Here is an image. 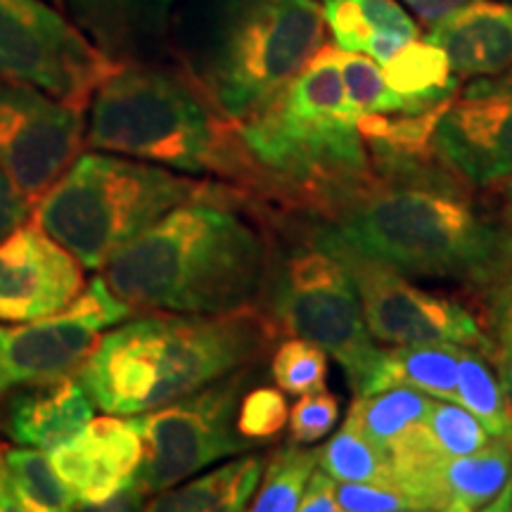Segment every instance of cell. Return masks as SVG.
Wrapping results in <instances>:
<instances>
[{"label":"cell","mask_w":512,"mask_h":512,"mask_svg":"<svg viewBox=\"0 0 512 512\" xmlns=\"http://www.w3.org/2000/svg\"><path fill=\"white\" fill-rule=\"evenodd\" d=\"M475 188L441 169L415 181H375L325 219L275 216L273 228L323 252L347 249L415 280L475 297L512 266V230L479 211Z\"/></svg>","instance_id":"obj_1"},{"label":"cell","mask_w":512,"mask_h":512,"mask_svg":"<svg viewBox=\"0 0 512 512\" xmlns=\"http://www.w3.org/2000/svg\"><path fill=\"white\" fill-rule=\"evenodd\" d=\"M273 266L271 226L235 190L171 209L121 247L100 278L133 313L219 316L261 306Z\"/></svg>","instance_id":"obj_2"},{"label":"cell","mask_w":512,"mask_h":512,"mask_svg":"<svg viewBox=\"0 0 512 512\" xmlns=\"http://www.w3.org/2000/svg\"><path fill=\"white\" fill-rule=\"evenodd\" d=\"M280 335L261 306L219 316L138 313L100 335L76 377L95 408L128 418L169 406L235 370L259 366Z\"/></svg>","instance_id":"obj_3"},{"label":"cell","mask_w":512,"mask_h":512,"mask_svg":"<svg viewBox=\"0 0 512 512\" xmlns=\"http://www.w3.org/2000/svg\"><path fill=\"white\" fill-rule=\"evenodd\" d=\"M86 145L233 185L252 202L259 188L240 124L228 119L178 62L121 64L107 76L93 93Z\"/></svg>","instance_id":"obj_4"},{"label":"cell","mask_w":512,"mask_h":512,"mask_svg":"<svg viewBox=\"0 0 512 512\" xmlns=\"http://www.w3.org/2000/svg\"><path fill=\"white\" fill-rule=\"evenodd\" d=\"M323 46L318 0H197L183 17L178 64L228 119L242 124Z\"/></svg>","instance_id":"obj_5"},{"label":"cell","mask_w":512,"mask_h":512,"mask_svg":"<svg viewBox=\"0 0 512 512\" xmlns=\"http://www.w3.org/2000/svg\"><path fill=\"white\" fill-rule=\"evenodd\" d=\"M235 190L143 159L91 150L81 152L34 204L31 221L69 249L86 271H100L171 209Z\"/></svg>","instance_id":"obj_6"},{"label":"cell","mask_w":512,"mask_h":512,"mask_svg":"<svg viewBox=\"0 0 512 512\" xmlns=\"http://www.w3.org/2000/svg\"><path fill=\"white\" fill-rule=\"evenodd\" d=\"M254 377L256 366L235 370L169 406L128 415L143 441V458L133 479L140 494L155 496L252 446L240 437L235 415Z\"/></svg>","instance_id":"obj_7"},{"label":"cell","mask_w":512,"mask_h":512,"mask_svg":"<svg viewBox=\"0 0 512 512\" xmlns=\"http://www.w3.org/2000/svg\"><path fill=\"white\" fill-rule=\"evenodd\" d=\"M119 69L86 34L43 0H0V76L27 81L86 110Z\"/></svg>","instance_id":"obj_8"},{"label":"cell","mask_w":512,"mask_h":512,"mask_svg":"<svg viewBox=\"0 0 512 512\" xmlns=\"http://www.w3.org/2000/svg\"><path fill=\"white\" fill-rule=\"evenodd\" d=\"M328 254L347 268L375 342L392 347L446 342L479 349L486 356L494 349V339L486 335L484 325L456 299L422 290L406 275L347 249H332Z\"/></svg>","instance_id":"obj_9"},{"label":"cell","mask_w":512,"mask_h":512,"mask_svg":"<svg viewBox=\"0 0 512 512\" xmlns=\"http://www.w3.org/2000/svg\"><path fill=\"white\" fill-rule=\"evenodd\" d=\"M86 145L83 110L0 76V169L31 207L53 188Z\"/></svg>","instance_id":"obj_10"},{"label":"cell","mask_w":512,"mask_h":512,"mask_svg":"<svg viewBox=\"0 0 512 512\" xmlns=\"http://www.w3.org/2000/svg\"><path fill=\"white\" fill-rule=\"evenodd\" d=\"M136 316L95 275L79 297L55 316L0 323V396L24 384L76 373L102 330Z\"/></svg>","instance_id":"obj_11"},{"label":"cell","mask_w":512,"mask_h":512,"mask_svg":"<svg viewBox=\"0 0 512 512\" xmlns=\"http://www.w3.org/2000/svg\"><path fill=\"white\" fill-rule=\"evenodd\" d=\"M261 306L280 332L304 337L330 354L347 373L356 396L392 387L389 354L370 335L354 287L344 290H290L268 283Z\"/></svg>","instance_id":"obj_12"},{"label":"cell","mask_w":512,"mask_h":512,"mask_svg":"<svg viewBox=\"0 0 512 512\" xmlns=\"http://www.w3.org/2000/svg\"><path fill=\"white\" fill-rule=\"evenodd\" d=\"M86 268L34 221L0 240V323L55 316L86 290Z\"/></svg>","instance_id":"obj_13"},{"label":"cell","mask_w":512,"mask_h":512,"mask_svg":"<svg viewBox=\"0 0 512 512\" xmlns=\"http://www.w3.org/2000/svg\"><path fill=\"white\" fill-rule=\"evenodd\" d=\"M434 155L470 188L484 190L512 178V95L456 98L432 136Z\"/></svg>","instance_id":"obj_14"},{"label":"cell","mask_w":512,"mask_h":512,"mask_svg":"<svg viewBox=\"0 0 512 512\" xmlns=\"http://www.w3.org/2000/svg\"><path fill=\"white\" fill-rule=\"evenodd\" d=\"M48 458L76 496V508L102 510L136 479L143 441L131 418L105 413L76 437L50 448Z\"/></svg>","instance_id":"obj_15"},{"label":"cell","mask_w":512,"mask_h":512,"mask_svg":"<svg viewBox=\"0 0 512 512\" xmlns=\"http://www.w3.org/2000/svg\"><path fill=\"white\" fill-rule=\"evenodd\" d=\"M178 0H64L72 22L114 64L162 62Z\"/></svg>","instance_id":"obj_16"},{"label":"cell","mask_w":512,"mask_h":512,"mask_svg":"<svg viewBox=\"0 0 512 512\" xmlns=\"http://www.w3.org/2000/svg\"><path fill=\"white\" fill-rule=\"evenodd\" d=\"M93 418L95 406L76 373L0 396V432L17 446L50 451L76 437Z\"/></svg>","instance_id":"obj_17"},{"label":"cell","mask_w":512,"mask_h":512,"mask_svg":"<svg viewBox=\"0 0 512 512\" xmlns=\"http://www.w3.org/2000/svg\"><path fill=\"white\" fill-rule=\"evenodd\" d=\"M425 41L444 50L458 81L503 72L512 67V5L470 0L434 22Z\"/></svg>","instance_id":"obj_18"},{"label":"cell","mask_w":512,"mask_h":512,"mask_svg":"<svg viewBox=\"0 0 512 512\" xmlns=\"http://www.w3.org/2000/svg\"><path fill=\"white\" fill-rule=\"evenodd\" d=\"M444 510H510L512 446L496 439L470 456L446 458L439 472Z\"/></svg>","instance_id":"obj_19"},{"label":"cell","mask_w":512,"mask_h":512,"mask_svg":"<svg viewBox=\"0 0 512 512\" xmlns=\"http://www.w3.org/2000/svg\"><path fill=\"white\" fill-rule=\"evenodd\" d=\"M264 456L254 453L216 467L207 475L159 491L147 498L145 510L152 512H240L247 510L259 489Z\"/></svg>","instance_id":"obj_20"},{"label":"cell","mask_w":512,"mask_h":512,"mask_svg":"<svg viewBox=\"0 0 512 512\" xmlns=\"http://www.w3.org/2000/svg\"><path fill=\"white\" fill-rule=\"evenodd\" d=\"M382 76L389 91L401 95L415 114L456 100L460 91L444 50L418 38L382 64Z\"/></svg>","instance_id":"obj_21"},{"label":"cell","mask_w":512,"mask_h":512,"mask_svg":"<svg viewBox=\"0 0 512 512\" xmlns=\"http://www.w3.org/2000/svg\"><path fill=\"white\" fill-rule=\"evenodd\" d=\"M432 408V399L413 387H389L382 392L368 396H354L347 425L354 427L377 444L382 451L389 448L401 437L408 427L418 425L427 418Z\"/></svg>","instance_id":"obj_22"},{"label":"cell","mask_w":512,"mask_h":512,"mask_svg":"<svg viewBox=\"0 0 512 512\" xmlns=\"http://www.w3.org/2000/svg\"><path fill=\"white\" fill-rule=\"evenodd\" d=\"M458 344H408L389 351L392 387H413L441 401L458 403Z\"/></svg>","instance_id":"obj_23"},{"label":"cell","mask_w":512,"mask_h":512,"mask_svg":"<svg viewBox=\"0 0 512 512\" xmlns=\"http://www.w3.org/2000/svg\"><path fill=\"white\" fill-rule=\"evenodd\" d=\"M458 403L465 406L494 439L512 446V415L501 382L491 368V358L479 349L460 347Z\"/></svg>","instance_id":"obj_24"},{"label":"cell","mask_w":512,"mask_h":512,"mask_svg":"<svg viewBox=\"0 0 512 512\" xmlns=\"http://www.w3.org/2000/svg\"><path fill=\"white\" fill-rule=\"evenodd\" d=\"M259 489L249 503L254 512L299 510L306 484L318 467V448L287 441L264 460Z\"/></svg>","instance_id":"obj_25"},{"label":"cell","mask_w":512,"mask_h":512,"mask_svg":"<svg viewBox=\"0 0 512 512\" xmlns=\"http://www.w3.org/2000/svg\"><path fill=\"white\" fill-rule=\"evenodd\" d=\"M5 456L22 512H64L76 508V496L55 472L48 451L24 446L8 448Z\"/></svg>","instance_id":"obj_26"},{"label":"cell","mask_w":512,"mask_h":512,"mask_svg":"<svg viewBox=\"0 0 512 512\" xmlns=\"http://www.w3.org/2000/svg\"><path fill=\"white\" fill-rule=\"evenodd\" d=\"M318 467L337 482L394 484L389 453L344 422V427L323 448H318Z\"/></svg>","instance_id":"obj_27"},{"label":"cell","mask_w":512,"mask_h":512,"mask_svg":"<svg viewBox=\"0 0 512 512\" xmlns=\"http://www.w3.org/2000/svg\"><path fill=\"white\" fill-rule=\"evenodd\" d=\"M337 62L349 102L358 114H415L401 95L389 91L380 64L373 57L337 48Z\"/></svg>","instance_id":"obj_28"},{"label":"cell","mask_w":512,"mask_h":512,"mask_svg":"<svg viewBox=\"0 0 512 512\" xmlns=\"http://www.w3.org/2000/svg\"><path fill=\"white\" fill-rule=\"evenodd\" d=\"M271 375L285 394L320 392L328 382V354L304 337L287 339L273 351Z\"/></svg>","instance_id":"obj_29"},{"label":"cell","mask_w":512,"mask_h":512,"mask_svg":"<svg viewBox=\"0 0 512 512\" xmlns=\"http://www.w3.org/2000/svg\"><path fill=\"white\" fill-rule=\"evenodd\" d=\"M271 283L290 287V290H344V287H354L347 268L339 264L335 256L309 245L294 249L283 261L275 259Z\"/></svg>","instance_id":"obj_30"},{"label":"cell","mask_w":512,"mask_h":512,"mask_svg":"<svg viewBox=\"0 0 512 512\" xmlns=\"http://www.w3.org/2000/svg\"><path fill=\"white\" fill-rule=\"evenodd\" d=\"M425 425L448 458L470 456L491 444V434L484 430L482 422L456 401H432Z\"/></svg>","instance_id":"obj_31"},{"label":"cell","mask_w":512,"mask_h":512,"mask_svg":"<svg viewBox=\"0 0 512 512\" xmlns=\"http://www.w3.org/2000/svg\"><path fill=\"white\" fill-rule=\"evenodd\" d=\"M290 420V403L285 399L283 389L275 387H254L240 396L235 427L240 437L249 444H268L280 437V432Z\"/></svg>","instance_id":"obj_32"},{"label":"cell","mask_w":512,"mask_h":512,"mask_svg":"<svg viewBox=\"0 0 512 512\" xmlns=\"http://www.w3.org/2000/svg\"><path fill=\"white\" fill-rule=\"evenodd\" d=\"M339 420V399L335 394L311 392L302 394L299 401L290 408V439L297 444H318L335 430Z\"/></svg>","instance_id":"obj_33"},{"label":"cell","mask_w":512,"mask_h":512,"mask_svg":"<svg viewBox=\"0 0 512 512\" xmlns=\"http://www.w3.org/2000/svg\"><path fill=\"white\" fill-rule=\"evenodd\" d=\"M320 10L335 38V48L366 53L375 31L363 10V0H320Z\"/></svg>","instance_id":"obj_34"},{"label":"cell","mask_w":512,"mask_h":512,"mask_svg":"<svg viewBox=\"0 0 512 512\" xmlns=\"http://www.w3.org/2000/svg\"><path fill=\"white\" fill-rule=\"evenodd\" d=\"M339 512H408L415 510L411 498L392 484L335 482Z\"/></svg>","instance_id":"obj_35"},{"label":"cell","mask_w":512,"mask_h":512,"mask_svg":"<svg viewBox=\"0 0 512 512\" xmlns=\"http://www.w3.org/2000/svg\"><path fill=\"white\" fill-rule=\"evenodd\" d=\"M475 299L482 309L486 335L494 344H512V266L479 290Z\"/></svg>","instance_id":"obj_36"},{"label":"cell","mask_w":512,"mask_h":512,"mask_svg":"<svg viewBox=\"0 0 512 512\" xmlns=\"http://www.w3.org/2000/svg\"><path fill=\"white\" fill-rule=\"evenodd\" d=\"M31 204L27 197L15 188L8 174L0 169V240L12 233L17 226L31 219Z\"/></svg>","instance_id":"obj_37"},{"label":"cell","mask_w":512,"mask_h":512,"mask_svg":"<svg viewBox=\"0 0 512 512\" xmlns=\"http://www.w3.org/2000/svg\"><path fill=\"white\" fill-rule=\"evenodd\" d=\"M335 482L325 470H313V475L306 484L299 510L302 512H339Z\"/></svg>","instance_id":"obj_38"},{"label":"cell","mask_w":512,"mask_h":512,"mask_svg":"<svg viewBox=\"0 0 512 512\" xmlns=\"http://www.w3.org/2000/svg\"><path fill=\"white\" fill-rule=\"evenodd\" d=\"M512 95V67L491 76H477L470 83H460L458 98L484 100V98H508Z\"/></svg>","instance_id":"obj_39"},{"label":"cell","mask_w":512,"mask_h":512,"mask_svg":"<svg viewBox=\"0 0 512 512\" xmlns=\"http://www.w3.org/2000/svg\"><path fill=\"white\" fill-rule=\"evenodd\" d=\"M403 3L418 15L420 22L430 24L432 27V24L439 22L441 17L451 15L453 10L463 8V5L470 3V0H403Z\"/></svg>","instance_id":"obj_40"},{"label":"cell","mask_w":512,"mask_h":512,"mask_svg":"<svg viewBox=\"0 0 512 512\" xmlns=\"http://www.w3.org/2000/svg\"><path fill=\"white\" fill-rule=\"evenodd\" d=\"M489 358L498 368V382H501L505 403L512 415V344H494Z\"/></svg>","instance_id":"obj_41"},{"label":"cell","mask_w":512,"mask_h":512,"mask_svg":"<svg viewBox=\"0 0 512 512\" xmlns=\"http://www.w3.org/2000/svg\"><path fill=\"white\" fill-rule=\"evenodd\" d=\"M12 510L22 512V505H19L15 486H12L8 456H5V448L0 446V512H12Z\"/></svg>","instance_id":"obj_42"},{"label":"cell","mask_w":512,"mask_h":512,"mask_svg":"<svg viewBox=\"0 0 512 512\" xmlns=\"http://www.w3.org/2000/svg\"><path fill=\"white\" fill-rule=\"evenodd\" d=\"M498 190V219L508 230H512V178L494 185Z\"/></svg>","instance_id":"obj_43"},{"label":"cell","mask_w":512,"mask_h":512,"mask_svg":"<svg viewBox=\"0 0 512 512\" xmlns=\"http://www.w3.org/2000/svg\"><path fill=\"white\" fill-rule=\"evenodd\" d=\"M53 5H64V0H50Z\"/></svg>","instance_id":"obj_44"},{"label":"cell","mask_w":512,"mask_h":512,"mask_svg":"<svg viewBox=\"0 0 512 512\" xmlns=\"http://www.w3.org/2000/svg\"><path fill=\"white\" fill-rule=\"evenodd\" d=\"M510 510H512V503H510Z\"/></svg>","instance_id":"obj_45"}]
</instances>
